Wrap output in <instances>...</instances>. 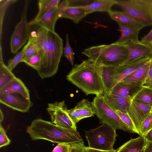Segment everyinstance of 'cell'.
Listing matches in <instances>:
<instances>
[{
  "mask_svg": "<svg viewBox=\"0 0 152 152\" xmlns=\"http://www.w3.org/2000/svg\"><path fill=\"white\" fill-rule=\"evenodd\" d=\"M37 35L31 36L41 57L40 67L37 71L42 79L50 77L57 72L62 55L63 41L55 31L39 27Z\"/></svg>",
  "mask_w": 152,
  "mask_h": 152,
  "instance_id": "6da1fadb",
  "label": "cell"
},
{
  "mask_svg": "<svg viewBox=\"0 0 152 152\" xmlns=\"http://www.w3.org/2000/svg\"><path fill=\"white\" fill-rule=\"evenodd\" d=\"M66 79L86 95L103 94L101 65L92 60L88 59L74 65Z\"/></svg>",
  "mask_w": 152,
  "mask_h": 152,
  "instance_id": "7a4b0ae2",
  "label": "cell"
},
{
  "mask_svg": "<svg viewBox=\"0 0 152 152\" xmlns=\"http://www.w3.org/2000/svg\"><path fill=\"white\" fill-rule=\"evenodd\" d=\"M26 131L32 140L43 139L58 144H69L83 141L77 131L61 127L41 118L32 121Z\"/></svg>",
  "mask_w": 152,
  "mask_h": 152,
  "instance_id": "3957f363",
  "label": "cell"
},
{
  "mask_svg": "<svg viewBox=\"0 0 152 152\" xmlns=\"http://www.w3.org/2000/svg\"><path fill=\"white\" fill-rule=\"evenodd\" d=\"M82 53L100 65L107 66L122 65L128 55L127 49L116 42L109 45L91 46L84 49Z\"/></svg>",
  "mask_w": 152,
  "mask_h": 152,
  "instance_id": "277c9868",
  "label": "cell"
},
{
  "mask_svg": "<svg viewBox=\"0 0 152 152\" xmlns=\"http://www.w3.org/2000/svg\"><path fill=\"white\" fill-rule=\"evenodd\" d=\"M85 135L89 148L103 151L113 149L117 136L116 129L106 123L85 131Z\"/></svg>",
  "mask_w": 152,
  "mask_h": 152,
  "instance_id": "5b68a950",
  "label": "cell"
},
{
  "mask_svg": "<svg viewBox=\"0 0 152 152\" xmlns=\"http://www.w3.org/2000/svg\"><path fill=\"white\" fill-rule=\"evenodd\" d=\"M117 1L123 12L145 27L152 26V0Z\"/></svg>",
  "mask_w": 152,
  "mask_h": 152,
  "instance_id": "8992f818",
  "label": "cell"
},
{
  "mask_svg": "<svg viewBox=\"0 0 152 152\" xmlns=\"http://www.w3.org/2000/svg\"><path fill=\"white\" fill-rule=\"evenodd\" d=\"M92 102L95 114L102 123L108 124L115 129L133 133L116 112L107 104L103 95L96 96Z\"/></svg>",
  "mask_w": 152,
  "mask_h": 152,
  "instance_id": "52a82bcc",
  "label": "cell"
},
{
  "mask_svg": "<svg viewBox=\"0 0 152 152\" xmlns=\"http://www.w3.org/2000/svg\"><path fill=\"white\" fill-rule=\"evenodd\" d=\"M29 1L26 0L22 12L21 19L16 26L12 35L10 41L11 52L16 53L23 46L30 36L31 31L27 20V14Z\"/></svg>",
  "mask_w": 152,
  "mask_h": 152,
  "instance_id": "ba28073f",
  "label": "cell"
},
{
  "mask_svg": "<svg viewBox=\"0 0 152 152\" xmlns=\"http://www.w3.org/2000/svg\"><path fill=\"white\" fill-rule=\"evenodd\" d=\"M47 110L52 123L64 128L77 131L76 124L69 115L64 100L48 104Z\"/></svg>",
  "mask_w": 152,
  "mask_h": 152,
  "instance_id": "9c48e42d",
  "label": "cell"
},
{
  "mask_svg": "<svg viewBox=\"0 0 152 152\" xmlns=\"http://www.w3.org/2000/svg\"><path fill=\"white\" fill-rule=\"evenodd\" d=\"M119 43L124 45L128 52L126 60L121 65L130 64L144 58H152L151 46L143 43L139 40Z\"/></svg>",
  "mask_w": 152,
  "mask_h": 152,
  "instance_id": "30bf717a",
  "label": "cell"
},
{
  "mask_svg": "<svg viewBox=\"0 0 152 152\" xmlns=\"http://www.w3.org/2000/svg\"><path fill=\"white\" fill-rule=\"evenodd\" d=\"M152 110V107L144 104L135 98L131 100L128 114L139 135L144 121Z\"/></svg>",
  "mask_w": 152,
  "mask_h": 152,
  "instance_id": "8fae6325",
  "label": "cell"
},
{
  "mask_svg": "<svg viewBox=\"0 0 152 152\" xmlns=\"http://www.w3.org/2000/svg\"><path fill=\"white\" fill-rule=\"evenodd\" d=\"M0 102L14 110L23 113L28 112L33 105L30 99L17 93L0 94Z\"/></svg>",
  "mask_w": 152,
  "mask_h": 152,
  "instance_id": "7c38bea8",
  "label": "cell"
},
{
  "mask_svg": "<svg viewBox=\"0 0 152 152\" xmlns=\"http://www.w3.org/2000/svg\"><path fill=\"white\" fill-rule=\"evenodd\" d=\"M70 118L76 124L81 120L94 116L95 111L92 102L84 99L78 102L75 107L67 110Z\"/></svg>",
  "mask_w": 152,
  "mask_h": 152,
  "instance_id": "4fadbf2b",
  "label": "cell"
},
{
  "mask_svg": "<svg viewBox=\"0 0 152 152\" xmlns=\"http://www.w3.org/2000/svg\"><path fill=\"white\" fill-rule=\"evenodd\" d=\"M58 8L60 18H68L77 24L89 14L85 9L80 6H69L67 0H63L60 2Z\"/></svg>",
  "mask_w": 152,
  "mask_h": 152,
  "instance_id": "5bb4252c",
  "label": "cell"
},
{
  "mask_svg": "<svg viewBox=\"0 0 152 152\" xmlns=\"http://www.w3.org/2000/svg\"><path fill=\"white\" fill-rule=\"evenodd\" d=\"M142 83H117L110 93L116 95L132 100L142 87Z\"/></svg>",
  "mask_w": 152,
  "mask_h": 152,
  "instance_id": "9a60e30c",
  "label": "cell"
},
{
  "mask_svg": "<svg viewBox=\"0 0 152 152\" xmlns=\"http://www.w3.org/2000/svg\"><path fill=\"white\" fill-rule=\"evenodd\" d=\"M103 96L107 104L114 111L128 113L131 100L110 92L104 93Z\"/></svg>",
  "mask_w": 152,
  "mask_h": 152,
  "instance_id": "2e32d148",
  "label": "cell"
},
{
  "mask_svg": "<svg viewBox=\"0 0 152 152\" xmlns=\"http://www.w3.org/2000/svg\"><path fill=\"white\" fill-rule=\"evenodd\" d=\"M60 18L58 5L52 9L33 25L43 28L48 30L55 32V25Z\"/></svg>",
  "mask_w": 152,
  "mask_h": 152,
  "instance_id": "e0dca14e",
  "label": "cell"
},
{
  "mask_svg": "<svg viewBox=\"0 0 152 152\" xmlns=\"http://www.w3.org/2000/svg\"><path fill=\"white\" fill-rule=\"evenodd\" d=\"M151 59L144 58L130 64L116 66L115 85L133 71L144 65Z\"/></svg>",
  "mask_w": 152,
  "mask_h": 152,
  "instance_id": "ac0fdd59",
  "label": "cell"
},
{
  "mask_svg": "<svg viewBox=\"0 0 152 152\" xmlns=\"http://www.w3.org/2000/svg\"><path fill=\"white\" fill-rule=\"evenodd\" d=\"M12 93L20 94L30 99L29 91L21 80L16 77L0 89V94Z\"/></svg>",
  "mask_w": 152,
  "mask_h": 152,
  "instance_id": "d6986e66",
  "label": "cell"
},
{
  "mask_svg": "<svg viewBox=\"0 0 152 152\" xmlns=\"http://www.w3.org/2000/svg\"><path fill=\"white\" fill-rule=\"evenodd\" d=\"M147 143L144 137L139 135L138 137L131 139L125 142L115 150V152H141Z\"/></svg>",
  "mask_w": 152,
  "mask_h": 152,
  "instance_id": "ffe728a7",
  "label": "cell"
},
{
  "mask_svg": "<svg viewBox=\"0 0 152 152\" xmlns=\"http://www.w3.org/2000/svg\"><path fill=\"white\" fill-rule=\"evenodd\" d=\"M116 66L101 65V77L104 93L110 92L115 85Z\"/></svg>",
  "mask_w": 152,
  "mask_h": 152,
  "instance_id": "44dd1931",
  "label": "cell"
},
{
  "mask_svg": "<svg viewBox=\"0 0 152 152\" xmlns=\"http://www.w3.org/2000/svg\"><path fill=\"white\" fill-rule=\"evenodd\" d=\"M108 13L111 18L118 23L131 26L140 30L145 27L123 11L111 10Z\"/></svg>",
  "mask_w": 152,
  "mask_h": 152,
  "instance_id": "7402d4cb",
  "label": "cell"
},
{
  "mask_svg": "<svg viewBox=\"0 0 152 152\" xmlns=\"http://www.w3.org/2000/svg\"><path fill=\"white\" fill-rule=\"evenodd\" d=\"M117 4L115 0H93L90 4L80 6L85 9L89 14L95 12H108L112 7Z\"/></svg>",
  "mask_w": 152,
  "mask_h": 152,
  "instance_id": "603a6c76",
  "label": "cell"
},
{
  "mask_svg": "<svg viewBox=\"0 0 152 152\" xmlns=\"http://www.w3.org/2000/svg\"><path fill=\"white\" fill-rule=\"evenodd\" d=\"M152 59L133 71L119 82L126 83H142L143 84L146 77Z\"/></svg>",
  "mask_w": 152,
  "mask_h": 152,
  "instance_id": "cb8c5ba5",
  "label": "cell"
},
{
  "mask_svg": "<svg viewBox=\"0 0 152 152\" xmlns=\"http://www.w3.org/2000/svg\"><path fill=\"white\" fill-rule=\"evenodd\" d=\"M118 24L121 32V35L116 42L122 43L139 40L138 35L140 30L131 26L120 23Z\"/></svg>",
  "mask_w": 152,
  "mask_h": 152,
  "instance_id": "d4e9b609",
  "label": "cell"
},
{
  "mask_svg": "<svg viewBox=\"0 0 152 152\" xmlns=\"http://www.w3.org/2000/svg\"><path fill=\"white\" fill-rule=\"evenodd\" d=\"M60 0H39L38 1L39 11L34 20L30 22L29 25L34 23L39 20L45 14L55 7L58 6Z\"/></svg>",
  "mask_w": 152,
  "mask_h": 152,
  "instance_id": "484cf974",
  "label": "cell"
},
{
  "mask_svg": "<svg viewBox=\"0 0 152 152\" xmlns=\"http://www.w3.org/2000/svg\"><path fill=\"white\" fill-rule=\"evenodd\" d=\"M16 77L4 64L2 56V48L0 49V89L7 85Z\"/></svg>",
  "mask_w": 152,
  "mask_h": 152,
  "instance_id": "4316f807",
  "label": "cell"
},
{
  "mask_svg": "<svg viewBox=\"0 0 152 152\" xmlns=\"http://www.w3.org/2000/svg\"><path fill=\"white\" fill-rule=\"evenodd\" d=\"M134 98L144 104L152 107V88L142 86Z\"/></svg>",
  "mask_w": 152,
  "mask_h": 152,
  "instance_id": "83f0119b",
  "label": "cell"
},
{
  "mask_svg": "<svg viewBox=\"0 0 152 152\" xmlns=\"http://www.w3.org/2000/svg\"><path fill=\"white\" fill-rule=\"evenodd\" d=\"M32 40L31 37L30 36L27 42L22 50L18 52L12 58L9 60L7 66L11 71H12L18 64L21 62L27 48L31 42Z\"/></svg>",
  "mask_w": 152,
  "mask_h": 152,
  "instance_id": "f1b7e54d",
  "label": "cell"
},
{
  "mask_svg": "<svg viewBox=\"0 0 152 152\" xmlns=\"http://www.w3.org/2000/svg\"><path fill=\"white\" fill-rule=\"evenodd\" d=\"M16 0H0V36L1 42L3 22L4 18L7 8L10 5L16 2Z\"/></svg>",
  "mask_w": 152,
  "mask_h": 152,
  "instance_id": "f546056e",
  "label": "cell"
},
{
  "mask_svg": "<svg viewBox=\"0 0 152 152\" xmlns=\"http://www.w3.org/2000/svg\"><path fill=\"white\" fill-rule=\"evenodd\" d=\"M41 62V56L38 52L26 59L22 60L21 61L25 63L37 71L40 67Z\"/></svg>",
  "mask_w": 152,
  "mask_h": 152,
  "instance_id": "4dcf8cb0",
  "label": "cell"
},
{
  "mask_svg": "<svg viewBox=\"0 0 152 152\" xmlns=\"http://www.w3.org/2000/svg\"><path fill=\"white\" fill-rule=\"evenodd\" d=\"M63 53L65 57L69 61L71 65H73L75 53L70 45L68 34H66V44L63 49Z\"/></svg>",
  "mask_w": 152,
  "mask_h": 152,
  "instance_id": "1f68e13d",
  "label": "cell"
},
{
  "mask_svg": "<svg viewBox=\"0 0 152 152\" xmlns=\"http://www.w3.org/2000/svg\"><path fill=\"white\" fill-rule=\"evenodd\" d=\"M122 121L128 126L133 133L138 134L135 126L128 113H124L120 111H115Z\"/></svg>",
  "mask_w": 152,
  "mask_h": 152,
  "instance_id": "d6a6232c",
  "label": "cell"
},
{
  "mask_svg": "<svg viewBox=\"0 0 152 152\" xmlns=\"http://www.w3.org/2000/svg\"><path fill=\"white\" fill-rule=\"evenodd\" d=\"M152 129V111L150 112L144 121L141 127L139 135L143 136Z\"/></svg>",
  "mask_w": 152,
  "mask_h": 152,
  "instance_id": "836d02e7",
  "label": "cell"
},
{
  "mask_svg": "<svg viewBox=\"0 0 152 152\" xmlns=\"http://www.w3.org/2000/svg\"><path fill=\"white\" fill-rule=\"evenodd\" d=\"M31 38V42L27 48L22 60L26 59L38 52V49L33 42Z\"/></svg>",
  "mask_w": 152,
  "mask_h": 152,
  "instance_id": "e575fe53",
  "label": "cell"
},
{
  "mask_svg": "<svg viewBox=\"0 0 152 152\" xmlns=\"http://www.w3.org/2000/svg\"><path fill=\"white\" fill-rule=\"evenodd\" d=\"M10 143V140L9 139L4 129L1 126V124L0 125V147L8 145Z\"/></svg>",
  "mask_w": 152,
  "mask_h": 152,
  "instance_id": "d590c367",
  "label": "cell"
},
{
  "mask_svg": "<svg viewBox=\"0 0 152 152\" xmlns=\"http://www.w3.org/2000/svg\"><path fill=\"white\" fill-rule=\"evenodd\" d=\"M86 147L83 141L70 144L69 152H85Z\"/></svg>",
  "mask_w": 152,
  "mask_h": 152,
  "instance_id": "8d00e7d4",
  "label": "cell"
},
{
  "mask_svg": "<svg viewBox=\"0 0 152 152\" xmlns=\"http://www.w3.org/2000/svg\"><path fill=\"white\" fill-rule=\"evenodd\" d=\"M142 86L152 88V59L146 78L144 80Z\"/></svg>",
  "mask_w": 152,
  "mask_h": 152,
  "instance_id": "74e56055",
  "label": "cell"
},
{
  "mask_svg": "<svg viewBox=\"0 0 152 152\" xmlns=\"http://www.w3.org/2000/svg\"><path fill=\"white\" fill-rule=\"evenodd\" d=\"M69 148L70 144H58L52 152H69Z\"/></svg>",
  "mask_w": 152,
  "mask_h": 152,
  "instance_id": "f35d334b",
  "label": "cell"
},
{
  "mask_svg": "<svg viewBox=\"0 0 152 152\" xmlns=\"http://www.w3.org/2000/svg\"><path fill=\"white\" fill-rule=\"evenodd\" d=\"M140 41L145 44L152 46V28L148 34L141 38Z\"/></svg>",
  "mask_w": 152,
  "mask_h": 152,
  "instance_id": "ab89813d",
  "label": "cell"
},
{
  "mask_svg": "<svg viewBox=\"0 0 152 152\" xmlns=\"http://www.w3.org/2000/svg\"><path fill=\"white\" fill-rule=\"evenodd\" d=\"M85 151V152H115V150L114 149L110 151H103L91 148L89 147H86Z\"/></svg>",
  "mask_w": 152,
  "mask_h": 152,
  "instance_id": "60d3db41",
  "label": "cell"
},
{
  "mask_svg": "<svg viewBox=\"0 0 152 152\" xmlns=\"http://www.w3.org/2000/svg\"><path fill=\"white\" fill-rule=\"evenodd\" d=\"M143 137H144L147 142H152V129L149 131Z\"/></svg>",
  "mask_w": 152,
  "mask_h": 152,
  "instance_id": "b9f144b4",
  "label": "cell"
},
{
  "mask_svg": "<svg viewBox=\"0 0 152 152\" xmlns=\"http://www.w3.org/2000/svg\"><path fill=\"white\" fill-rule=\"evenodd\" d=\"M144 152H152V142H147L144 149Z\"/></svg>",
  "mask_w": 152,
  "mask_h": 152,
  "instance_id": "7bdbcfd3",
  "label": "cell"
},
{
  "mask_svg": "<svg viewBox=\"0 0 152 152\" xmlns=\"http://www.w3.org/2000/svg\"><path fill=\"white\" fill-rule=\"evenodd\" d=\"M4 118V115L1 109L0 110V124L3 121Z\"/></svg>",
  "mask_w": 152,
  "mask_h": 152,
  "instance_id": "ee69618b",
  "label": "cell"
},
{
  "mask_svg": "<svg viewBox=\"0 0 152 152\" xmlns=\"http://www.w3.org/2000/svg\"><path fill=\"white\" fill-rule=\"evenodd\" d=\"M141 152H144V149L142 150V151Z\"/></svg>",
  "mask_w": 152,
  "mask_h": 152,
  "instance_id": "f6af8a7d",
  "label": "cell"
}]
</instances>
